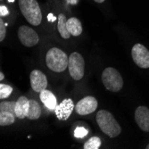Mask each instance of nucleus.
I'll return each instance as SVG.
<instances>
[{
	"label": "nucleus",
	"mask_w": 149,
	"mask_h": 149,
	"mask_svg": "<svg viewBox=\"0 0 149 149\" xmlns=\"http://www.w3.org/2000/svg\"><path fill=\"white\" fill-rule=\"evenodd\" d=\"M97 123L101 130L110 138H116L121 132V128L113 114L106 110H101L97 113Z\"/></svg>",
	"instance_id": "nucleus-1"
},
{
	"label": "nucleus",
	"mask_w": 149,
	"mask_h": 149,
	"mask_svg": "<svg viewBox=\"0 0 149 149\" xmlns=\"http://www.w3.org/2000/svg\"><path fill=\"white\" fill-rule=\"evenodd\" d=\"M69 58L66 54L57 48L53 47L48 50L47 56H46V63L48 68L56 72H64L65 69L68 67Z\"/></svg>",
	"instance_id": "nucleus-2"
},
{
	"label": "nucleus",
	"mask_w": 149,
	"mask_h": 149,
	"mask_svg": "<svg viewBox=\"0 0 149 149\" xmlns=\"http://www.w3.org/2000/svg\"><path fill=\"white\" fill-rule=\"evenodd\" d=\"M19 6L22 15L31 25L41 23L42 13L37 0H19Z\"/></svg>",
	"instance_id": "nucleus-3"
},
{
	"label": "nucleus",
	"mask_w": 149,
	"mask_h": 149,
	"mask_svg": "<svg viewBox=\"0 0 149 149\" xmlns=\"http://www.w3.org/2000/svg\"><path fill=\"white\" fill-rule=\"evenodd\" d=\"M102 82L107 90L112 92H118L123 87V77L113 67H108L104 70L102 73Z\"/></svg>",
	"instance_id": "nucleus-4"
},
{
	"label": "nucleus",
	"mask_w": 149,
	"mask_h": 149,
	"mask_svg": "<svg viewBox=\"0 0 149 149\" xmlns=\"http://www.w3.org/2000/svg\"><path fill=\"white\" fill-rule=\"evenodd\" d=\"M68 69L70 75L75 80H79L83 78L85 72V61L80 54L74 52L69 57Z\"/></svg>",
	"instance_id": "nucleus-5"
},
{
	"label": "nucleus",
	"mask_w": 149,
	"mask_h": 149,
	"mask_svg": "<svg viewBox=\"0 0 149 149\" xmlns=\"http://www.w3.org/2000/svg\"><path fill=\"white\" fill-rule=\"evenodd\" d=\"M131 56L133 61L142 69L149 68V50L142 44L134 45L131 49Z\"/></svg>",
	"instance_id": "nucleus-6"
},
{
	"label": "nucleus",
	"mask_w": 149,
	"mask_h": 149,
	"mask_svg": "<svg viewBox=\"0 0 149 149\" xmlns=\"http://www.w3.org/2000/svg\"><path fill=\"white\" fill-rule=\"evenodd\" d=\"M18 38L21 43L27 47L36 46L39 40L38 33L31 27L25 25L21 26L18 29Z\"/></svg>",
	"instance_id": "nucleus-7"
},
{
	"label": "nucleus",
	"mask_w": 149,
	"mask_h": 149,
	"mask_svg": "<svg viewBox=\"0 0 149 149\" xmlns=\"http://www.w3.org/2000/svg\"><path fill=\"white\" fill-rule=\"evenodd\" d=\"M97 108V100L93 97H86L80 99L76 104L74 109L79 115H87L94 113Z\"/></svg>",
	"instance_id": "nucleus-8"
},
{
	"label": "nucleus",
	"mask_w": 149,
	"mask_h": 149,
	"mask_svg": "<svg viewBox=\"0 0 149 149\" xmlns=\"http://www.w3.org/2000/svg\"><path fill=\"white\" fill-rule=\"evenodd\" d=\"M31 86L35 92H41L47 87V76L39 70H33L30 76Z\"/></svg>",
	"instance_id": "nucleus-9"
},
{
	"label": "nucleus",
	"mask_w": 149,
	"mask_h": 149,
	"mask_svg": "<svg viewBox=\"0 0 149 149\" xmlns=\"http://www.w3.org/2000/svg\"><path fill=\"white\" fill-rule=\"evenodd\" d=\"M75 104H73V101L71 98H66L63 101H62L61 104H57L54 112H55L56 117L60 120H66L71 116Z\"/></svg>",
	"instance_id": "nucleus-10"
},
{
	"label": "nucleus",
	"mask_w": 149,
	"mask_h": 149,
	"mask_svg": "<svg viewBox=\"0 0 149 149\" xmlns=\"http://www.w3.org/2000/svg\"><path fill=\"white\" fill-rule=\"evenodd\" d=\"M135 120L145 132H149V109L146 106H139L135 111Z\"/></svg>",
	"instance_id": "nucleus-11"
},
{
	"label": "nucleus",
	"mask_w": 149,
	"mask_h": 149,
	"mask_svg": "<svg viewBox=\"0 0 149 149\" xmlns=\"http://www.w3.org/2000/svg\"><path fill=\"white\" fill-rule=\"evenodd\" d=\"M39 98L45 104V106L50 111H55L58 104L56 96L51 91L47 90V88L42 90L41 92H39Z\"/></svg>",
	"instance_id": "nucleus-12"
},
{
	"label": "nucleus",
	"mask_w": 149,
	"mask_h": 149,
	"mask_svg": "<svg viewBox=\"0 0 149 149\" xmlns=\"http://www.w3.org/2000/svg\"><path fill=\"white\" fill-rule=\"evenodd\" d=\"M29 99L25 97H20L15 104V115L19 119H24L27 117L29 112Z\"/></svg>",
	"instance_id": "nucleus-13"
},
{
	"label": "nucleus",
	"mask_w": 149,
	"mask_h": 149,
	"mask_svg": "<svg viewBox=\"0 0 149 149\" xmlns=\"http://www.w3.org/2000/svg\"><path fill=\"white\" fill-rule=\"evenodd\" d=\"M66 27L69 33L74 37L79 36L82 33V25H81V22H79V20H78L75 17H72L67 20Z\"/></svg>",
	"instance_id": "nucleus-14"
},
{
	"label": "nucleus",
	"mask_w": 149,
	"mask_h": 149,
	"mask_svg": "<svg viewBox=\"0 0 149 149\" xmlns=\"http://www.w3.org/2000/svg\"><path fill=\"white\" fill-rule=\"evenodd\" d=\"M30 106H29V112L27 114V117L30 120H38L41 115V107L38 104L36 100L31 99L29 100Z\"/></svg>",
	"instance_id": "nucleus-15"
},
{
	"label": "nucleus",
	"mask_w": 149,
	"mask_h": 149,
	"mask_svg": "<svg viewBox=\"0 0 149 149\" xmlns=\"http://www.w3.org/2000/svg\"><path fill=\"white\" fill-rule=\"evenodd\" d=\"M57 20H58V22H57V29H58V31L61 35L62 38H69L71 37V34L69 33L68 30H67V27H66V22H67V19L65 17V15L63 13H60L57 17Z\"/></svg>",
	"instance_id": "nucleus-16"
},
{
	"label": "nucleus",
	"mask_w": 149,
	"mask_h": 149,
	"mask_svg": "<svg viewBox=\"0 0 149 149\" xmlns=\"http://www.w3.org/2000/svg\"><path fill=\"white\" fill-rule=\"evenodd\" d=\"M15 115L8 112L0 111V126H8L15 121Z\"/></svg>",
	"instance_id": "nucleus-17"
},
{
	"label": "nucleus",
	"mask_w": 149,
	"mask_h": 149,
	"mask_svg": "<svg viewBox=\"0 0 149 149\" xmlns=\"http://www.w3.org/2000/svg\"><path fill=\"white\" fill-rule=\"evenodd\" d=\"M15 104L16 102L13 101H4L0 103V111L8 112L13 113V115H15Z\"/></svg>",
	"instance_id": "nucleus-18"
},
{
	"label": "nucleus",
	"mask_w": 149,
	"mask_h": 149,
	"mask_svg": "<svg viewBox=\"0 0 149 149\" xmlns=\"http://www.w3.org/2000/svg\"><path fill=\"white\" fill-rule=\"evenodd\" d=\"M101 146V139L98 137H92L84 144V149H99Z\"/></svg>",
	"instance_id": "nucleus-19"
},
{
	"label": "nucleus",
	"mask_w": 149,
	"mask_h": 149,
	"mask_svg": "<svg viewBox=\"0 0 149 149\" xmlns=\"http://www.w3.org/2000/svg\"><path fill=\"white\" fill-rule=\"evenodd\" d=\"M13 92V88L6 84L0 83V99H5L9 97Z\"/></svg>",
	"instance_id": "nucleus-20"
},
{
	"label": "nucleus",
	"mask_w": 149,
	"mask_h": 149,
	"mask_svg": "<svg viewBox=\"0 0 149 149\" xmlns=\"http://www.w3.org/2000/svg\"><path fill=\"white\" fill-rule=\"evenodd\" d=\"M88 133V130L85 129L84 127H77L74 130V137L79 138V139H82L87 136Z\"/></svg>",
	"instance_id": "nucleus-21"
},
{
	"label": "nucleus",
	"mask_w": 149,
	"mask_h": 149,
	"mask_svg": "<svg viewBox=\"0 0 149 149\" xmlns=\"http://www.w3.org/2000/svg\"><path fill=\"white\" fill-rule=\"evenodd\" d=\"M6 35V24L4 22L3 19L0 18V42L3 41Z\"/></svg>",
	"instance_id": "nucleus-22"
},
{
	"label": "nucleus",
	"mask_w": 149,
	"mask_h": 149,
	"mask_svg": "<svg viewBox=\"0 0 149 149\" xmlns=\"http://www.w3.org/2000/svg\"><path fill=\"white\" fill-rule=\"evenodd\" d=\"M9 13V11L7 9L6 6H0V16L1 17H4V16H6Z\"/></svg>",
	"instance_id": "nucleus-23"
},
{
	"label": "nucleus",
	"mask_w": 149,
	"mask_h": 149,
	"mask_svg": "<svg viewBox=\"0 0 149 149\" xmlns=\"http://www.w3.org/2000/svg\"><path fill=\"white\" fill-rule=\"evenodd\" d=\"M47 20H48V22H55L56 20V17L54 15L53 13H49V15H47Z\"/></svg>",
	"instance_id": "nucleus-24"
},
{
	"label": "nucleus",
	"mask_w": 149,
	"mask_h": 149,
	"mask_svg": "<svg viewBox=\"0 0 149 149\" xmlns=\"http://www.w3.org/2000/svg\"><path fill=\"white\" fill-rule=\"evenodd\" d=\"M79 0H66V2L68 5H77Z\"/></svg>",
	"instance_id": "nucleus-25"
},
{
	"label": "nucleus",
	"mask_w": 149,
	"mask_h": 149,
	"mask_svg": "<svg viewBox=\"0 0 149 149\" xmlns=\"http://www.w3.org/2000/svg\"><path fill=\"white\" fill-rule=\"evenodd\" d=\"M4 79H5V75H4V73L0 72V81L3 80Z\"/></svg>",
	"instance_id": "nucleus-26"
},
{
	"label": "nucleus",
	"mask_w": 149,
	"mask_h": 149,
	"mask_svg": "<svg viewBox=\"0 0 149 149\" xmlns=\"http://www.w3.org/2000/svg\"><path fill=\"white\" fill-rule=\"evenodd\" d=\"M94 1L97 3H103V2H104V0H94Z\"/></svg>",
	"instance_id": "nucleus-27"
},
{
	"label": "nucleus",
	"mask_w": 149,
	"mask_h": 149,
	"mask_svg": "<svg viewBox=\"0 0 149 149\" xmlns=\"http://www.w3.org/2000/svg\"><path fill=\"white\" fill-rule=\"evenodd\" d=\"M8 2H10V3H13V2H15V0H8Z\"/></svg>",
	"instance_id": "nucleus-28"
},
{
	"label": "nucleus",
	"mask_w": 149,
	"mask_h": 149,
	"mask_svg": "<svg viewBox=\"0 0 149 149\" xmlns=\"http://www.w3.org/2000/svg\"><path fill=\"white\" fill-rule=\"evenodd\" d=\"M146 149H149V144H148V145L146 146Z\"/></svg>",
	"instance_id": "nucleus-29"
},
{
	"label": "nucleus",
	"mask_w": 149,
	"mask_h": 149,
	"mask_svg": "<svg viewBox=\"0 0 149 149\" xmlns=\"http://www.w3.org/2000/svg\"><path fill=\"white\" fill-rule=\"evenodd\" d=\"M0 1H3V0H0Z\"/></svg>",
	"instance_id": "nucleus-30"
}]
</instances>
